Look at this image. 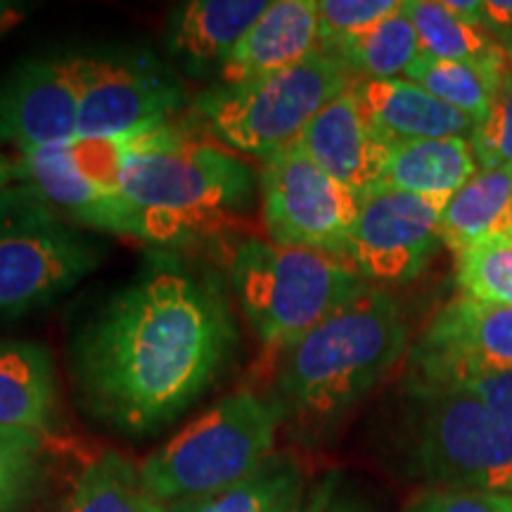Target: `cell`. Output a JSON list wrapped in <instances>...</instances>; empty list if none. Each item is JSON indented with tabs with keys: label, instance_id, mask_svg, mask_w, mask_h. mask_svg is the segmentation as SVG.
<instances>
[{
	"label": "cell",
	"instance_id": "cell-14",
	"mask_svg": "<svg viewBox=\"0 0 512 512\" xmlns=\"http://www.w3.org/2000/svg\"><path fill=\"white\" fill-rule=\"evenodd\" d=\"M15 183L34 192L64 221L145 240L138 211L119 188L88 176L76 162L72 145L17 152Z\"/></svg>",
	"mask_w": 512,
	"mask_h": 512
},
{
	"label": "cell",
	"instance_id": "cell-17",
	"mask_svg": "<svg viewBox=\"0 0 512 512\" xmlns=\"http://www.w3.org/2000/svg\"><path fill=\"white\" fill-rule=\"evenodd\" d=\"M354 91L389 150L408 140L472 138L477 128L475 119L401 76L387 81H358Z\"/></svg>",
	"mask_w": 512,
	"mask_h": 512
},
{
	"label": "cell",
	"instance_id": "cell-35",
	"mask_svg": "<svg viewBox=\"0 0 512 512\" xmlns=\"http://www.w3.org/2000/svg\"><path fill=\"white\" fill-rule=\"evenodd\" d=\"M34 12L31 3H19V0H0V38L15 31L24 24Z\"/></svg>",
	"mask_w": 512,
	"mask_h": 512
},
{
	"label": "cell",
	"instance_id": "cell-33",
	"mask_svg": "<svg viewBox=\"0 0 512 512\" xmlns=\"http://www.w3.org/2000/svg\"><path fill=\"white\" fill-rule=\"evenodd\" d=\"M446 387H460L475 394L479 401H484L491 411L512 425V370L467 377L463 382L446 384Z\"/></svg>",
	"mask_w": 512,
	"mask_h": 512
},
{
	"label": "cell",
	"instance_id": "cell-29",
	"mask_svg": "<svg viewBox=\"0 0 512 512\" xmlns=\"http://www.w3.org/2000/svg\"><path fill=\"white\" fill-rule=\"evenodd\" d=\"M479 169L512 166V55L498 83L489 112L472 133Z\"/></svg>",
	"mask_w": 512,
	"mask_h": 512
},
{
	"label": "cell",
	"instance_id": "cell-21",
	"mask_svg": "<svg viewBox=\"0 0 512 512\" xmlns=\"http://www.w3.org/2000/svg\"><path fill=\"white\" fill-rule=\"evenodd\" d=\"M268 0H192L176 8L169 22L171 53L190 64L226 62L254 22L268 10Z\"/></svg>",
	"mask_w": 512,
	"mask_h": 512
},
{
	"label": "cell",
	"instance_id": "cell-7",
	"mask_svg": "<svg viewBox=\"0 0 512 512\" xmlns=\"http://www.w3.org/2000/svg\"><path fill=\"white\" fill-rule=\"evenodd\" d=\"M406 470L432 489L512 494V425L460 387L411 389Z\"/></svg>",
	"mask_w": 512,
	"mask_h": 512
},
{
	"label": "cell",
	"instance_id": "cell-27",
	"mask_svg": "<svg viewBox=\"0 0 512 512\" xmlns=\"http://www.w3.org/2000/svg\"><path fill=\"white\" fill-rule=\"evenodd\" d=\"M46 437L0 427V512H24L43 479Z\"/></svg>",
	"mask_w": 512,
	"mask_h": 512
},
{
	"label": "cell",
	"instance_id": "cell-20",
	"mask_svg": "<svg viewBox=\"0 0 512 512\" xmlns=\"http://www.w3.org/2000/svg\"><path fill=\"white\" fill-rule=\"evenodd\" d=\"M477 174L479 162L470 138L408 140L389 150L377 188L448 200Z\"/></svg>",
	"mask_w": 512,
	"mask_h": 512
},
{
	"label": "cell",
	"instance_id": "cell-36",
	"mask_svg": "<svg viewBox=\"0 0 512 512\" xmlns=\"http://www.w3.org/2000/svg\"><path fill=\"white\" fill-rule=\"evenodd\" d=\"M15 183V159H10L0 150V195Z\"/></svg>",
	"mask_w": 512,
	"mask_h": 512
},
{
	"label": "cell",
	"instance_id": "cell-28",
	"mask_svg": "<svg viewBox=\"0 0 512 512\" xmlns=\"http://www.w3.org/2000/svg\"><path fill=\"white\" fill-rule=\"evenodd\" d=\"M460 297L512 306V245H477L456 254Z\"/></svg>",
	"mask_w": 512,
	"mask_h": 512
},
{
	"label": "cell",
	"instance_id": "cell-25",
	"mask_svg": "<svg viewBox=\"0 0 512 512\" xmlns=\"http://www.w3.org/2000/svg\"><path fill=\"white\" fill-rule=\"evenodd\" d=\"M422 55L451 62H491L505 50L482 27L460 17L446 0H403Z\"/></svg>",
	"mask_w": 512,
	"mask_h": 512
},
{
	"label": "cell",
	"instance_id": "cell-2",
	"mask_svg": "<svg viewBox=\"0 0 512 512\" xmlns=\"http://www.w3.org/2000/svg\"><path fill=\"white\" fill-rule=\"evenodd\" d=\"M408 347L401 306L382 287L366 290L283 351L271 399L294 437L318 441L396 368Z\"/></svg>",
	"mask_w": 512,
	"mask_h": 512
},
{
	"label": "cell",
	"instance_id": "cell-9",
	"mask_svg": "<svg viewBox=\"0 0 512 512\" xmlns=\"http://www.w3.org/2000/svg\"><path fill=\"white\" fill-rule=\"evenodd\" d=\"M261 202L268 240L349 259L361 197L325 174L297 145L264 159Z\"/></svg>",
	"mask_w": 512,
	"mask_h": 512
},
{
	"label": "cell",
	"instance_id": "cell-37",
	"mask_svg": "<svg viewBox=\"0 0 512 512\" xmlns=\"http://www.w3.org/2000/svg\"><path fill=\"white\" fill-rule=\"evenodd\" d=\"M304 494H306V489H304V491H299V494H292L290 498H285V501L280 503L278 508H275L273 512H299V510H302Z\"/></svg>",
	"mask_w": 512,
	"mask_h": 512
},
{
	"label": "cell",
	"instance_id": "cell-15",
	"mask_svg": "<svg viewBox=\"0 0 512 512\" xmlns=\"http://www.w3.org/2000/svg\"><path fill=\"white\" fill-rule=\"evenodd\" d=\"M354 88L323 107L294 145L325 174L363 197L380 185L389 145L370 124Z\"/></svg>",
	"mask_w": 512,
	"mask_h": 512
},
{
	"label": "cell",
	"instance_id": "cell-12",
	"mask_svg": "<svg viewBox=\"0 0 512 512\" xmlns=\"http://www.w3.org/2000/svg\"><path fill=\"white\" fill-rule=\"evenodd\" d=\"M446 197L375 188L361 197L349 261L368 283H411L439 252Z\"/></svg>",
	"mask_w": 512,
	"mask_h": 512
},
{
	"label": "cell",
	"instance_id": "cell-23",
	"mask_svg": "<svg viewBox=\"0 0 512 512\" xmlns=\"http://www.w3.org/2000/svg\"><path fill=\"white\" fill-rule=\"evenodd\" d=\"M57 512H166L140 482V470L117 451H105L81 470Z\"/></svg>",
	"mask_w": 512,
	"mask_h": 512
},
{
	"label": "cell",
	"instance_id": "cell-6",
	"mask_svg": "<svg viewBox=\"0 0 512 512\" xmlns=\"http://www.w3.org/2000/svg\"><path fill=\"white\" fill-rule=\"evenodd\" d=\"M361 81L337 55L320 48L304 62L195 98V112L221 147L268 159L297 143L313 117Z\"/></svg>",
	"mask_w": 512,
	"mask_h": 512
},
{
	"label": "cell",
	"instance_id": "cell-19",
	"mask_svg": "<svg viewBox=\"0 0 512 512\" xmlns=\"http://www.w3.org/2000/svg\"><path fill=\"white\" fill-rule=\"evenodd\" d=\"M441 242L456 254L477 245H512V166L479 169L448 197Z\"/></svg>",
	"mask_w": 512,
	"mask_h": 512
},
{
	"label": "cell",
	"instance_id": "cell-11",
	"mask_svg": "<svg viewBox=\"0 0 512 512\" xmlns=\"http://www.w3.org/2000/svg\"><path fill=\"white\" fill-rule=\"evenodd\" d=\"M512 370V306L456 297L434 313L408 354L403 389L458 384Z\"/></svg>",
	"mask_w": 512,
	"mask_h": 512
},
{
	"label": "cell",
	"instance_id": "cell-8",
	"mask_svg": "<svg viewBox=\"0 0 512 512\" xmlns=\"http://www.w3.org/2000/svg\"><path fill=\"white\" fill-rule=\"evenodd\" d=\"M100 261L102 249L24 185L0 195V323L53 304Z\"/></svg>",
	"mask_w": 512,
	"mask_h": 512
},
{
	"label": "cell",
	"instance_id": "cell-5",
	"mask_svg": "<svg viewBox=\"0 0 512 512\" xmlns=\"http://www.w3.org/2000/svg\"><path fill=\"white\" fill-rule=\"evenodd\" d=\"M283 413L271 396L235 392L143 460L140 482L169 508L254 475L275 453Z\"/></svg>",
	"mask_w": 512,
	"mask_h": 512
},
{
	"label": "cell",
	"instance_id": "cell-26",
	"mask_svg": "<svg viewBox=\"0 0 512 512\" xmlns=\"http://www.w3.org/2000/svg\"><path fill=\"white\" fill-rule=\"evenodd\" d=\"M304 475L297 460L273 453L254 475L211 494L169 505L166 512H273L285 498L304 491Z\"/></svg>",
	"mask_w": 512,
	"mask_h": 512
},
{
	"label": "cell",
	"instance_id": "cell-22",
	"mask_svg": "<svg viewBox=\"0 0 512 512\" xmlns=\"http://www.w3.org/2000/svg\"><path fill=\"white\" fill-rule=\"evenodd\" d=\"M508 62V53L491 62H451L420 55L406 69L403 79L418 83L434 98L444 100L446 105L456 107L458 112L467 114L479 124L489 112Z\"/></svg>",
	"mask_w": 512,
	"mask_h": 512
},
{
	"label": "cell",
	"instance_id": "cell-1",
	"mask_svg": "<svg viewBox=\"0 0 512 512\" xmlns=\"http://www.w3.org/2000/svg\"><path fill=\"white\" fill-rule=\"evenodd\" d=\"M238 323L216 275L157 254L72 344L81 406L124 434L174 422L233 363Z\"/></svg>",
	"mask_w": 512,
	"mask_h": 512
},
{
	"label": "cell",
	"instance_id": "cell-31",
	"mask_svg": "<svg viewBox=\"0 0 512 512\" xmlns=\"http://www.w3.org/2000/svg\"><path fill=\"white\" fill-rule=\"evenodd\" d=\"M403 512H512V494L425 486L406 503Z\"/></svg>",
	"mask_w": 512,
	"mask_h": 512
},
{
	"label": "cell",
	"instance_id": "cell-3",
	"mask_svg": "<svg viewBox=\"0 0 512 512\" xmlns=\"http://www.w3.org/2000/svg\"><path fill=\"white\" fill-rule=\"evenodd\" d=\"M117 185L143 219L145 242H183L249 207L256 174L221 145L171 124L121 140Z\"/></svg>",
	"mask_w": 512,
	"mask_h": 512
},
{
	"label": "cell",
	"instance_id": "cell-18",
	"mask_svg": "<svg viewBox=\"0 0 512 512\" xmlns=\"http://www.w3.org/2000/svg\"><path fill=\"white\" fill-rule=\"evenodd\" d=\"M60 413L53 356L24 339H0V427L46 437Z\"/></svg>",
	"mask_w": 512,
	"mask_h": 512
},
{
	"label": "cell",
	"instance_id": "cell-16",
	"mask_svg": "<svg viewBox=\"0 0 512 512\" xmlns=\"http://www.w3.org/2000/svg\"><path fill=\"white\" fill-rule=\"evenodd\" d=\"M320 50L316 0H273L221 64V86L261 79Z\"/></svg>",
	"mask_w": 512,
	"mask_h": 512
},
{
	"label": "cell",
	"instance_id": "cell-32",
	"mask_svg": "<svg viewBox=\"0 0 512 512\" xmlns=\"http://www.w3.org/2000/svg\"><path fill=\"white\" fill-rule=\"evenodd\" d=\"M299 512H377L339 472H328L309 486Z\"/></svg>",
	"mask_w": 512,
	"mask_h": 512
},
{
	"label": "cell",
	"instance_id": "cell-34",
	"mask_svg": "<svg viewBox=\"0 0 512 512\" xmlns=\"http://www.w3.org/2000/svg\"><path fill=\"white\" fill-rule=\"evenodd\" d=\"M477 24L512 55V0H479Z\"/></svg>",
	"mask_w": 512,
	"mask_h": 512
},
{
	"label": "cell",
	"instance_id": "cell-13",
	"mask_svg": "<svg viewBox=\"0 0 512 512\" xmlns=\"http://www.w3.org/2000/svg\"><path fill=\"white\" fill-rule=\"evenodd\" d=\"M83 55L36 57L0 83V145L17 152L79 140Z\"/></svg>",
	"mask_w": 512,
	"mask_h": 512
},
{
	"label": "cell",
	"instance_id": "cell-4",
	"mask_svg": "<svg viewBox=\"0 0 512 512\" xmlns=\"http://www.w3.org/2000/svg\"><path fill=\"white\" fill-rule=\"evenodd\" d=\"M228 278L249 328L268 349L287 351L370 285L349 259L271 240H240Z\"/></svg>",
	"mask_w": 512,
	"mask_h": 512
},
{
	"label": "cell",
	"instance_id": "cell-10",
	"mask_svg": "<svg viewBox=\"0 0 512 512\" xmlns=\"http://www.w3.org/2000/svg\"><path fill=\"white\" fill-rule=\"evenodd\" d=\"M185 105V86L147 53L83 57L79 140H128L166 126Z\"/></svg>",
	"mask_w": 512,
	"mask_h": 512
},
{
	"label": "cell",
	"instance_id": "cell-30",
	"mask_svg": "<svg viewBox=\"0 0 512 512\" xmlns=\"http://www.w3.org/2000/svg\"><path fill=\"white\" fill-rule=\"evenodd\" d=\"M401 10V0H316L320 48L361 34Z\"/></svg>",
	"mask_w": 512,
	"mask_h": 512
},
{
	"label": "cell",
	"instance_id": "cell-24",
	"mask_svg": "<svg viewBox=\"0 0 512 512\" xmlns=\"http://www.w3.org/2000/svg\"><path fill=\"white\" fill-rule=\"evenodd\" d=\"M323 50L337 55L361 81L399 79L422 55L418 34L403 12V0L399 12Z\"/></svg>",
	"mask_w": 512,
	"mask_h": 512
}]
</instances>
